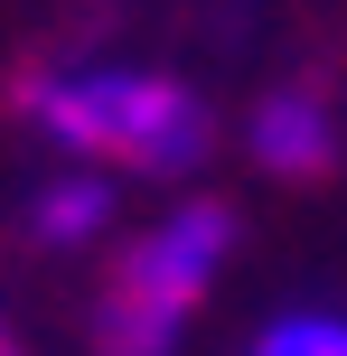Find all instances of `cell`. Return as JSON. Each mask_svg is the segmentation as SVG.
Masks as SVG:
<instances>
[{
    "label": "cell",
    "instance_id": "277c9868",
    "mask_svg": "<svg viewBox=\"0 0 347 356\" xmlns=\"http://www.w3.org/2000/svg\"><path fill=\"white\" fill-rule=\"evenodd\" d=\"M94 225H104V188H94V178L47 188V207H38V234H47V244H85Z\"/></svg>",
    "mask_w": 347,
    "mask_h": 356
},
{
    "label": "cell",
    "instance_id": "5b68a950",
    "mask_svg": "<svg viewBox=\"0 0 347 356\" xmlns=\"http://www.w3.org/2000/svg\"><path fill=\"white\" fill-rule=\"evenodd\" d=\"M254 356H347V319H282Z\"/></svg>",
    "mask_w": 347,
    "mask_h": 356
},
{
    "label": "cell",
    "instance_id": "3957f363",
    "mask_svg": "<svg viewBox=\"0 0 347 356\" xmlns=\"http://www.w3.org/2000/svg\"><path fill=\"white\" fill-rule=\"evenodd\" d=\"M254 160H263V169H282V178L329 169V122H319V104H310V94H282V104L254 122Z\"/></svg>",
    "mask_w": 347,
    "mask_h": 356
},
{
    "label": "cell",
    "instance_id": "6da1fadb",
    "mask_svg": "<svg viewBox=\"0 0 347 356\" xmlns=\"http://www.w3.org/2000/svg\"><path fill=\"white\" fill-rule=\"evenodd\" d=\"M56 141L113 150V160L141 169H188L197 160V104L179 85H150V75H75V85H38Z\"/></svg>",
    "mask_w": 347,
    "mask_h": 356
},
{
    "label": "cell",
    "instance_id": "7a4b0ae2",
    "mask_svg": "<svg viewBox=\"0 0 347 356\" xmlns=\"http://www.w3.org/2000/svg\"><path fill=\"white\" fill-rule=\"evenodd\" d=\"M225 207H179L160 234H141L122 263V291H113L104 309V347L113 356H169V328H179V309L207 291V272L225 263Z\"/></svg>",
    "mask_w": 347,
    "mask_h": 356
}]
</instances>
